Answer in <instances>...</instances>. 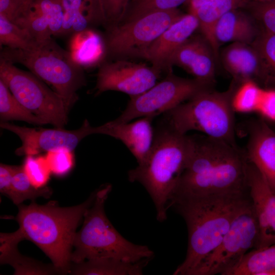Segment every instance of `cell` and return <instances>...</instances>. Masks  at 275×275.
Wrapping results in <instances>:
<instances>
[{
	"instance_id": "obj_16",
	"label": "cell",
	"mask_w": 275,
	"mask_h": 275,
	"mask_svg": "<svg viewBox=\"0 0 275 275\" xmlns=\"http://www.w3.org/2000/svg\"><path fill=\"white\" fill-rule=\"evenodd\" d=\"M247 130L249 138L244 151L248 161L275 193V130L261 117L250 121Z\"/></svg>"
},
{
	"instance_id": "obj_14",
	"label": "cell",
	"mask_w": 275,
	"mask_h": 275,
	"mask_svg": "<svg viewBox=\"0 0 275 275\" xmlns=\"http://www.w3.org/2000/svg\"><path fill=\"white\" fill-rule=\"evenodd\" d=\"M247 181L259 227L257 248L275 244V193L261 173L249 161Z\"/></svg>"
},
{
	"instance_id": "obj_37",
	"label": "cell",
	"mask_w": 275,
	"mask_h": 275,
	"mask_svg": "<svg viewBox=\"0 0 275 275\" xmlns=\"http://www.w3.org/2000/svg\"><path fill=\"white\" fill-rule=\"evenodd\" d=\"M253 11L261 30L275 35V0L253 2Z\"/></svg>"
},
{
	"instance_id": "obj_17",
	"label": "cell",
	"mask_w": 275,
	"mask_h": 275,
	"mask_svg": "<svg viewBox=\"0 0 275 275\" xmlns=\"http://www.w3.org/2000/svg\"><path fill=\"white\" fill-rule=\"evenodd\" d=\"M216 60L211 47L203 37L189 38L169 58L167 67L176 65L194 78L212 86L215 82Z\"/></svg>"
},
{
	"instance_id": "obj_35",
	"label": "cell",
	"mask_w": 275,
	"mask_h": 275,
	"mask_svg": "<svg viewBox=\"0 0 275 275\" xmlns=\"http://www.w3.org/2000/svg\"><path fill=\"white\" fill-rule=\"evenodd\" d=\"M64 20L60 35L71 34L76 15L81 12L100 7L98 0H62Z\"/></svg>"
},
{
	"instance_id": "obj_33",
	"label": "cell",
	"mask_w": 275,
	"mask_h": 275,
	"mask_svg": "<svg viewBox=\"0 0 275 275\" xmlns=\"http://www.w3.org/2000/svg\"><path fill=\"white\" fill-rule=\"evenodd\" d=\"M33 5L48 22L52 35H60L64 10L62 0H32Z\"/></svg>"
},
{
	"instance_id": "obj_34",
	"label": "cell",
	"mask_w": 275,
	"mask_h": 275,
	"mask_svg": "<svg viewBox=\"0 0 275 275\" xmlns=\"http://www.w3.org/2000/svg\"><path fill=\"white\" fill-rule=\"evenodd\" d=\"M188 0H134L127 21L143 16L147 13L159 11H168L177 7Z\"/></svg>"
},
{
	"instance_id": "obj_30",
	"label": "cell",
	"mask_w": 275,
	"mask_h": 275,
	"mask_svg": "<svg viewBox=\"0 0 275 275\" xmlns=\"http://www.w3.org/2000/svg\"><path fill=\"white\" fill-rule=\"evenodd\" d=\"M234 82L235 87L232 94L231 103L235 113L256 112L262 88L253 80H245L239 84Z\"/></svg>"
},
{
	"instance_id": "obj_24",
	"label": "cell",
	"mask_w": 275,
	"mask_h": 275,
	"mask_svg": "<svg viewBox=\"0 0 275 275\" xmlns=\"http://www.w3.org/2000/svg\"><path fill=\"white\" fill-rule=\"evenodd\" d=\"M243 2V0H212L191 13L197 18L199 28L213 49L216 60L219 56V47L215 34L216 25L225 14L237 9Z\"/></svg>"
},
{
	"instance_id": "obj_4",
	"label": "cell",
	"mask_w": 275,
	"mask_h": 275,
	"mask_svg": "<svg viewBox=\"0 0 275 275\" xmlns=\"http://www.w3.org/2000/svg\"><path fill=\"white\" fill-rule=\"evenodd\" d=\"M154 128L152 146L146 161L129 170L128 180L141 184L151 197L160 222L167 209L190 155L191 135L181 134L162 118Z\"/></svg>"
},
{
	"instance_id": "obj_41",
	"label": "cell",
	"mask_w": 275,
	"mask_h": 275,
	"mask_svg": "<svg viewBox=\"0 0 275 275\" xmlns=\"http://www.w3.org/2000/svg\"><path fill=\"white\" fill-rule=\"evenodd\" d=\"M25 0H0V15L12 22Z\"/></svg>"
},
{
	"instance_id": "obj_13",
	"label": "cell",
	"mask_w": 275,
	"mask_h": 275,
	"mask_svg": "<svg viewBox=\"0 0 275 275\" xmlns=\"http://www.w3.org/2000/svg\"><path fill=\"white\" fill-rule=\"evenodd\" d=\"M160 72L152 66L128 61L105 63L99 68L96 89L98 93L116 91L136 96L155 85Z\"/></svg>"
},
{
	"instance_id": "obj_31",
	"label": "cell",
	"mask_w": 275,
	"mask_h": 275,
	"mask_svg": "<svg viewBox=\"0 0 275 275\" xmlns=\"http://www.w3.org/2000/svg\"><path fill=\"white\" fill-rule=\"evenodd\" d=\"M40 42L36 41L26 30L18 26L0 15V44L6 47L29 50Z\"/></svg>"
},
{
	"instance_id": "obj_40",
	"label": "cell",
	"mask_w": 275,
	"mask_h": 275,
	"mask_svg": "<svg viewBox=\"0 0 275 275\" xmlns=\"http://www.w3.org/2000/svg\"><path fill=\"white\" fill-rule=\"evenodd\" d=\"M15 169V166L0 164V191L8 197L11 189Z\"/></svg>"
},
{
	"instance_id": "obj_42",
	"label": "cell",
	"mask_w": 275,
	"mask_h": 275,
	"mask_svg": "<svg viewBox=\"0 0 275 275\" xmlns=\"http://www.w3.org/2000/svg\"><path fill=\"white\" fill-rule=\"evenodd\" d=\"M212 0H188L189 13H193L197 9Z\"/></svg>"
},
{
	"instance_id": "obj_6",
	"label": "cell",
	"mask_w": 275,
	"mask_h": 275,
	"mask_svg": "<svg viewBox=\"0 0 275 275\" xmlns=\"http://www.w3.org/2000/svg\"><path fill=\"white\" fill-rule=\"evenodd\" d=\"M235 87L233 82L225 92L205 89L189 100L162 114V119L178 132L191 130L212 138L237 145L235 118L231 98Z\"/></svg>"
},
{
	"instance_id": "obj_36",
	"label": "cell",
	"mask_w": 275,
	"mask_h": 275,
	"mask_svg": "<svg viewBox=\"0 0 275 275\" xmlns=\"http://www.w3.org/2000/svg\"><path fill=\"white\" fill-rule=\"evenodd\" d=\"M73 151L60 149L47 152V159L51 173L61 177L67 175L74 164Z\"/></svg>"
},
{
	"instance_id": "obj_26",
	"label": "cell",
	"mask_w": 275,
	"mask_h": 275,
	"mask_svg": "<svg viewBox=\"0 0 275 275\" xmlns=\"http://www.w3.org/2000/svg\"><path fill=\"white\" fill-rule=\"evenodd\" d=\"M227 275H275V244L248 252Z\"/></svg>"
},
{
	"instance_id": "obj_25",
	"label": "cell",
	"mask_w": 275,
	"mask_h": 275,
	"mask_svg": "<svg viewBox=\"0 0 275 275\" xmlns=\"http://www.w3.org/2000/svg\"><path fill=\"white\" fill-rule=\"evenodd\" d=\"M251 45L259 60L257 83L263 88L275 89V35L261 30Z\"/></svg>"
},
{
	"instance_id": "obj_1",
	"label": "cell",
	"mask_w": 275,
	"mask_h": 275,
	"mask_svg": "<svg viewBox=\"0 0 275 275\" xmlns=\"http://www.w3.org/2000/svg\"><path fill=\"white\" fill-rule=\"evenodd\" d=\"M192 138L190 155L171 202L179 197L249 191L244 150L206 135Z\"/></svg>"
},
{
	"instance_id": "obj_18",
	"label": "cell",
	"mask_w": 275,
	"mask_h": 275,
	"mask_svg": "<svg viewBox=\"0 0 275 275\" xmlns=\"http://www.w3.org/2000/svg\"><path fill=\"white\" fill-rule=\"evenodd\" d=\"M199 28L196 16L183 14L170 25L146 49L142 57L159 71L167 68L169 58Z\"/></svg>"
},
{
	"instance_id": "obj_10",
	"label": "cell",
	"mask_w": 275,
	"mask_h": 275,
	"mask_svg": "<svg viewBox=\"0 0 275 275\" xmlns=\"http://www.w3.org/2000/svg\"><path fill=\"white\" fill-rule=\"evenodd\" d=\"M211 88L195 78H184L170 73L146 92L131 96L126 108L115 120L127 123L138 118H155L189 100L200 92Z\"/></svg>"
},
{
	"instance_id": "obj_9",
	"label": "cell",
	"mask_w": 275,
	"mask_h": 275,
	"mask_svg": "<svg viewBox=\"0 0 275 275\" xmlns=\"http://www.w3.org/2000/svg\"><path fill=\"white\" fill-rule=\"evenodd\" d=\"M259 238V227L252 203L236 218L218 246L191 275H227L250 249L257 248Z\"/></svg>"
},
{
	"instance_id": "obj_43",
	"label": "cell",
	"mask_w": 275,
	"mask_h": 275,
	"mask_svg": "<svg viewBox=\"0 0 275 275\" xmlns=\"http://www.w3.org/2000/svg\"><path fill=\"white\" fill-rule=\"evenodd\" d=\"M244 2H246L248 1H253V2H267L271 0H243Z\"/></svg>"
},
{
	"instance_id": "obj_23",
	"label": "cell",
	"mask_w": 275,
	"mask_h": 275,
	"mask_svg": "<svg viewBox=\"0 0 275 275\" xmlns=\"http://www.w3.org/2000/svg\"><path fill=\"white\" fill-rule=\"evenodd\" d=\"M150 259L130 262L114 258H100L71 263L69 272L75 275H141Z\"/></svg>"
},
{
	"instance_id": "obj_22",
	"label": "cell",
	"mask_w": 275,
	"mask_h": 275,
	"mask_svg": "<svg viewBox=\"0 0 275 275\" xmlns=\"http://www.w3.org/2000/svg\"><path fill=\"white\" fill-rule=\"evenodd\" d=\"M72 35L69 51L77 64L84 69L94 67L102 61L106 46L98 33L88 29Z\"/></svg>"
},
{
	"instance_id": "obj_32",
	"label": "cell",
	"mask_w": 275,
	"mask_h": 275,
	"mask_svg": "<svg viewBox=\"0 0 275 275\" xmlns=\"http://www.w3.org/2000/svg\"><path fill=\"white\" fill-rule=\"evenodd\" d=\"M22 167L29 180L35 187L46 186L51 172L45 156L26 155Z\"/></svg>"
},
{
	"instance_id": "obj_27",
	"label": "cell",
	"mask_w": 275,
	"mask_h": 275,
	"mask_svg": "<svg viewBox=\"0 0 275 275\" xmlns=\"http://www.w3.org/2000/svg\"><path fill=\"white\" fill-rule=\"evenodd\" d=\"M28 31L38 42L51 38L47 21L33 5L32 0H25L12 21Z\"/></svg>"
},
{
	"instance_id": "obj_5",
	"label": "cell",
	"mask_w": 275,
	"mask_h": 275,
	"mask_svg": "<svg viewBox=\"0 0 275 275\" xmlns=\"http://www.w3.org/2000/svg\"><path fill=\"white\" fill-rule=\"evenodd\" d=\"M111 190L112 185L107 184L96 190L93 204L84 214L82 226L75 235L71 263L107 258L136 262L154 256L147 246L123 237L107 218L104 204Z\"/></svg>"
},
{
	"instance_id": "obj_2",
	"label": "cell",
	"mask_w": 275,
	"mask_h": 275,
	"mask_svg": "<svg viewBox=\"0 0 275 275\" xmlns=\"http://www.w3.org/2000/svg\"><path fill=\"white\" fill-rule=\"evenodd\" d=\"M252 204L249 191L175 198V208L185 221L188 246L185 259L174 275H191L219 244L236 218Z\"/></svg>"
},
{
	"instance_id": "obj_15",
	"label": "cell",
	"mask_w": 275,
	"mask_h": 275,
	"mask_svg": "<svg viewBox=\"0 0 275 275\" xmlns=\"http://www.w3.org/2000/svg\"><path fill=\"white\" fill-rule=\"evenodd\" d=\"M154 117L147 116L135 121L120 123L115 120L93 127L92 134H102L121 141L135 158L138 165L147 160L153 143Z\"/></svg>"
},
{
	"instance_id": "obj_21",
	"label": "cell",
	"mask_w": 275,
	"mask_h": 275,
	"mask_svg": "<svg viewBox=\"0 0 275 275\" xmlns=\"http://www.w3.org/2000/svg\"><path fill=\"white\" fill-rule=\"evenodd\" d=\"M255 22L237 9L225 14L215 28V37L219 43L240 42L252 44L260 33Z\"/></svg>"
},
{
	"instance_id": "obj_28",
	"label": "cell",
	"mask_w": 275,
	"mask_h": 275,
	"mask_svg": "<svg viewBox=\"0 0 275 275\" xmlns=\"http://www.w3.org/2000/svg\"><path fill=\"white\" fill-rule=\"evenodd\" d=\"M0 117L2 122L22 121L33 124H46L23 106L0 79Z\"/></svg>"
},
{
	"instance_id": "obj_38",
	"label": "cell",
	"mask_w": 275,
	"mask_h": 275,
	"mask_svg": "<svg viewBox=\"0 0 275 275\" xmlns=\"http://www.w3.org/2000/svg\"><path fill=\"white\" fill-rule=\"evenodd\" d=\"M104 22L118 24L124 17L130 0H98Z\"/></svg>"
},
{
	"instance_id": "obj_11",
	"label": "cell",
	"mask_w": 275,
	"mask_h": 275,
	"mask_svg": "<svg viewBox=\"0 0 275 275\" xmlns=\"http://www.w3.org/2000/svg\"><path fill=\"white\" fill-rule=\"evenodd\" d=\"M183 14L177 9L154 11L112 26L105 42L112 54L143 57L148 47Z\"/></svg>"
},
{
	"instance_id": "obj_29",
	"label": "cell",
	"mask_w": 275,
	"mask_h": 275,
	"mask_svg": "<svg viewBox=\"0 0 275 275\" xmlns=\"http://www.w3.org/2000/svg\"><path fill=\"white\" fill-rule=\"evenodd\" d=\"M52 194V189L49 187L45 186L40 188L35 187L29 180L22 166H15L12 187L8 196L14 204L18 206L27 200L34 201L39 197L48 199Z\"/></svg>"
},
{
	"instance_id": "obj_8",
	"label": "cell",
	"mask_w": 275,
	"mask_h": 275,
	"mask_svg": "<svg viewBox=\"0 0 275 275\" xmlns=\"http://www.w3.org/2000/svg\"><path fill=\"white\" fill-rule=\"evenodd\" d=\"M0 58V79L16 99L45 123L63 128L69 108L62 97L32 72L21 70Z\"/></svg>"
},
{
	"instance_id": "obj_3",
	"label": "cell",
	"mask_w": 275,
	"mask_h": 275,
	"mask_svg": "<svg viewBox=\"0 0 275 275\" xmlns=\"http://www.w3.org/2000/svg\"><path fill=\"white\" fill-rule=\"evenodd\" d=\"M96 191L84 203L60 207L56 201L44 205L32 201L18 206L17 232L22 240L33 242L47 256L60 273L69 272L76 230L87 210L93 204Z\"/></svg>"
},
{
	"instance_id": "obj_39",
	"label": "cell",
	"mask_w": 275,
	"mask_h": 275,
	"mask_svg": "<svg viewBox=\"0 0 275 275\" xmlns=\"http://www.w3.org/2000/svg\"><path fill=\"white\" fill-rule=\"evenodd\" d=\"M256 113L267 122H275V89L262 88Z\"/></svg>"
},
{
	"instance_id": "obj_12",
	"label": "cell",
	"mask_w": 275,
	"mask_h": 275,
	"mask_svg": "<svg viewBox=\"0 0 275 275\" xmlns=\"http://www.w3.org/2000/svg\"><path fill=\"white\" fill-rule=\"evenodd\" d=\"M1 127L16 134L22 145L15 151L18 156L35 155L42 152L60 149L73 151L86 136L92 134V127L87 120L76 130L63 128H34L1 122Z\"/></svg>"
},
{
	"instance_id": "obj_20",
	"label": "cell",
	"mask_w": 275,
	"mask_h": 275,
	"mask_svg": "<svg viewBox=\"0 0 275 275\" xmlns=\"http://www.w3.org/2000/svg\"><path fill=\"white\" fill-rule=\"evenodd\" d=\"M22 239L17 231L12 233H1L0 262L9 264L14 269V274H53L60 273L54 266L44 264L22 255L17 245Z\"/></svg>"
},
{
	"instance_id": "obj_19",
	"label": "cell",
	"mask_w": 275,
	"mask_h": 275,
	"mask_svg": "<svg viewBox=\"0 0 275 275\" xmlns=\"http://www.w3.org/2000/svg\"><path fill=\"white\" fill-rule=\"evenodd\" d=\"M221 59L224 67L233 76L236 83L248 80L257 82L259 60L256 50L251 44L232 43L222 51Z\"/></svg>"
},
{
	"instance_id": "obj_7",
	"label": "cell",
	"mask_w": 275,
	"mask_h": 275,
	"mask_svg": "<svg viewBox=\"0 0 275 275\" xmlns=\"http://www.w3.org/2000/svg\"><path fill=\"white\" fill-rule=\"evenodd\" d=\"M0 58L21 64L50 85L69 108L78 99L77 91L86 84L84 69L52 38L40 42L29 50L5 47Z\"/></svg>"
}]
</instances>
